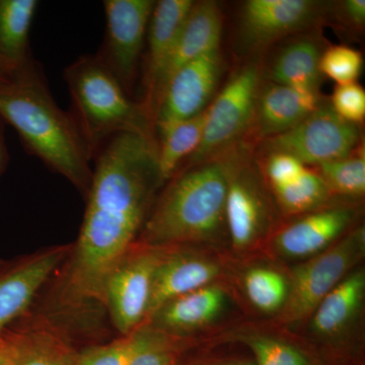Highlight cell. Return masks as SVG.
<instances>
[{
    "instance_id": "33",
    "label": "cell",
    "mask_w": 365,
    "mask_h": 365,
    "mask_svg": "<svg viewBox=\"0 0 365 365\" xmlns=\"http://www.w3.org/2000/svg\"><path fill=\"white\" fill-rule=\"evenodd\" d=\"M331 107L338 116L359 125L365 118V91L359 83L337 85L334 88Z\"/></svg>"
},
{
    "instance_id": "6",
    "label": "cell",
    "mask_w": 365,
    "mask_h": 365,
    "mask_svg": "<svg viewBox=\"0 0 365 365\" xmlns=\"http://www.w3.org/2000/svg\"><path fill=\"white\" fill-rule=\"evenodd\" d=\"M263 78L264 69L258 60L247 62L235 71L208 106L201 143L178 172L213 160L246 140Z\"/></svg>"
},
{
    "instance_id": "22",
    "label": "cell",
    "mask_w": 365,
    "mask_h": 365,
    "mask_svg": "<svg viewBox=\"0 0 365 365\" xmlns=\"http://www.w3.org/2000/svg\"><path fill=\"white\" fill-rule=\"evenodd\" d=\"M37 0H0V64L14 72L33 58L29 35Z\"/></svg>"
},
{
    "instance_id": "26",
    "label": "cell",
    "mask_w": 365,
    "mask_h": 365,
    "mask_svg": "<svg viewBox=\"0 0 365 365\" xmlns=\"http://www.w3.org/2000/svg\"><path fill=\"white\" fill-rule=\"evenodd\" d=\"M332 193L361 197L365 192L364 143H360L348 157L313 167Z\"/></svg>"
},
{
    "instance_id": "32",
    "label": "cell",
    "mask_w": 365,
    "mask_h": 365,
    "mask_svg": "<svg viewBox=\"0 0 365 365\" xmlns=\"http://www.w3.org/2000/svg\"><path fill=\"white\" fill-rule=\"evenodd\" d=\"M248 344L257 365H309L304 355L294 346L268 337H255Z\"/></svg>"
},
{
    "instance_id": "31",
    "label": "cell",
    "mask_w": 365,
    "mask_h": 365,
    "mask_svg": "<svg viewBox=\"0 0 365 365\" xmlns=\"http://www.w3.org/2000/svg\"><path fill=\"white\" fill-rule=\"evenodd\" d=\"M257 162L269 188L283 186L294 181L304 174L307 165L299 160L285 153H267L256 155Z\"/></svg>"
},
{
    "instance_id": "1",
    "label": "cell",
    "mask_w": 365,
    "mask_h": 365,
    "mask_svg": "<svg viewBox=\"0 0 365 365\" xmlns=\"http://www.w3.org/2000/svg\"><path fill=\"white\" fill-rule=\"evenodd\" d=\"M83 225L58 289L64 309L104 307L106 280L138 240L165 184L157 140L132 132L113 136L93 158Z\"/></svg>"
},
{
    "instance_id": "19",
    "label": "cell",
    "mask_w": 365,
    "mask_h": 365,
    "mask_svg": "<svg viewBox=\"0 0 365 365\" xmlns=\"http://www.w3.org/2000/svg\"><path fill=\"white\" fill-rule=\"evenodd\" d=\"M225 304V290L216 285H207L163 304L145 325L169 335H179L215 321Z\"/></svg>"
},
{
    "instance_id": "21",
    "label": "cell",
    "mask_w": 365,
    "mask_h": 365,
    "mask_svg": "<svg viewBox=\"0 0 365 365\" xmlns=\"http://www.w3.org/2000/svg\"><path fill=\"white\" fill-rule=\"evenodd\" d=\"M365 295L364 269L353 270L322 299L312 314V330L323 338L345 332L361 309Z\"/></svg>"
},
{
    "instance_id": "2",
    "label": "cell",
    "mask_w": 365,
    "mask_h": 365,
    "mask_svg": "<svg viewBox=\"0 0 365 365\" xmlns=\"http://www.w3.org/2000/svg\"><path fill=\"white\" fill-rule=\"evenodd\" d=\"M0 119L14 127L28 153L86 198L93 178L90 151L71 112L53 98L35 59L0 83Z\"/></svg>"
},
{
    "instance_id": "5",
    "label": "cell",
    "mask_w": 365,
    "mask_h": 365,
    "mask_svg": "<svg viewBox=\"0 0 365 365\" xmlns=\"http://www.w3.org/2000/svg\"><path fill=\"white\" fill-rule=\"evenodd\" d=\"M227 178L225 222L239 251L256 246L270 232L275 208L255 155V145L242 140L218 155ZM215 160V158H213Z\"/></svg>"
},
{
    "instance_id": "24",
    "label": "cell",
    "mask_w": 365,
    "mask_h": 365,
    "mask_svg": "<svg viewBox=\"0 0 365 365\" xmlns=\"http://www.w3.org/2000/svg\"><path fill=\"white\" fill-rule=\"evenodd\" d=\"M206 112L155 129L158 165L163 182L178 172L182 163L191 157L202 139Z\"/></svg>"
},
{
    "instance_id": "23",
    "label": "cell",
    "mask_w": 365,
    "mask_h": 365,
    "mask_svg": "<svg viewBox=\"0 0 365 365\" xmlns=\"http://www.w3.org/2000/svg\"><path fill=\"white\" fill-rule=\"evenodd\" d=\"M25 331L16 334V365H76L78 353L71 349L59 327L51 319H36Z\"/></svg>"
},
{
    "instance_id": "38",
    "label": "cell",
    "mask_w": 365,
    "mask_h": 365,
    "mask_svg": "<svg viewBox=\"0 0 365 365\" xmlns=\"http://www.w3.org/2000/svg\"><path fill=\"white\" fill-rule=\"evenodd\" d=\"M225 365H249V364H225Z\"/></svg>"
},
{
    "instance_id": "14",
    "label": "cell",
    "mask_w": 365,
    "mask_h": 365,
    "mask_svg": "<svg viewBox=\"0 0 365 365\" xmlns=\"http://www.w3.org/2000/svg\"><path fill=\"white\" fill-rule=\"evenodd\" d=\"M222 29V11L215 1L205 0L194 4L172 52L158 73L146 106L153 123L158 100L170 78L192 60L220 49Z\"/></svg>"
},
{
    "instance_id": "30",
    "label": "cell",
    "mask_w": 365,
    "mask_h": 365,
    "mask_svg": "<svg viewBox=\"0 0 365 365\" xmlns=\"http://www.w3.org/2000/svg\"><path fill=\"white\" fill-rule=\"evenodd\" d=\"M136 343V332H133L108 344L88 348L78 353L76 365H128Z\"/></svg>"
},
{
    "instance_id": "8",
    "label": "cell",
    "mask_w": 365,
    "mask_h": 365,
    "mask_svg": "<svg viewBox=\"0 0 365 365\" xmlns=\"http://www.w3.org/2000/svg\"><path fill=\"white\" fill-rule=\"evenodd\" d=\"M360 143L359 125L345 121L324 102L294 128L257 144L255 153H285L311 168L348 157Z\"/></svg>"
},
{
    "instance_id": "4",
    "label": "cell",
    "mask_w": 365,
    "mask_h": 365,
    "mask_svg": "<svg viewBox=\"0 0 365 365\" xmlns=\"http://www.w3.org/2000/svg\"><path fill=\"white\" fill-rule=\"evenodd\" d=\"M71 114L91 160L113 136L124 132L157 140L155 124L139 101L131 98L96 54L78 57L64 71Z\"/></svg>"
},
{
    "instance_id": "16",
    "label": "cell",
    "mask_w": 365,
    "mask_h": 365,
    "mask_svg": "<svg viewBox=\"0 0 365 365\" xmlns=\"http://www.w3.org/2000/svg\"><path fill=\"white\" fill-rule=\"evenodd\" d=\"M323 103L319 93L297 90L271 81L264 83L263 78L246 140L256 146L264 139L289 130Z\"/></svg>"
},
{
    "instance_id": "17",
    "label": "cell",
    "mask_w": 365,
    "mask_h": 365,
    "mask_svg": "<svg viewBox=\"0 0 365 365\" xmlns=\"http://www.w3.org/2000/svg\"><path fill=\"white\" fill-rule=\"evenodd\" d=\"M220 274V265L210 259L176 247L165 248L153 278L145 324L163 304L210 285Z\"/></svg>"
},
{
    "instance_id": "18",
    "label": "cell",
    "mask_w": 365,
    "mask_h": 365,
    "mask_svg": "<svg viewBox=\"0 0 365 365\" xmlns=\"http://www.w3.org/2000/svg\"><path fill=\"white\" fill-rule=\"evenodd\" d=\"M194 4L193 0L155 1L146 35L148 51L144 55L141 81L143 93L139 101L146 112V106L158 73L172 52Z\"/></svg>"
},
{
    "instance_id": "20",
    "label": "cell",
    "mask_w": 365,
    "mask_h": 365,
    "mask_svg": "<svg viewBox=\"0 0 365 365\" xmlns=\"http://www.w3.org/2000/svg\"><path fill=\"white\" fill-rule=\"evenodd\" d=\"M324 51L318 38L306 35L288 41L273 56L266 69V81L319 93V60Z\"/></svg>"
},
{
    "instance_id": "34",
    "label": "cell",
    "mask_w": 365,
    "mask_h": 365,
    "mask_svg": "<svg viewBox=\"0 0 365 365\" xmlns=\"http://www.w3.org/2000/svg\"><path fill=\"white\" fill-rule=\"evenodd\" d=\"M336 19L351 30L361 32L365 26L364 0H344L335 6Z\"/></svg>"
},
{
    "instance_id": "25",
    "label": "cell",
    "mask_w": 365,
    "mask_h": 365,
    "mask_svg": "<svg viewBox=\"0 0 365 365\" xmlns=\"http://www.w3.org/2000/svg\"><path fill=\"white\" fill-rule=\"evenodd\" d=\"M271 192L281 212L289 216L306 215L323 208L333 195L316 170L309 167L294 181L275 187Z\"/></svg>"
},
{
    "instance_id": "15",
    "label": "cell",
    "mask_w": 365,
    "mask_h": 365,
    "mask_svg": "<svg viewBox=\"0 0 365 365\" xmlns=\"http://www.w3.org/2000/svg\"><path fill=\"white\" fill-rule=\"evenodd\" d=\"M356 211L348 206H330L312 211L281 228L273 248L283 258L309 259L335 244L351 227Z\"/></svg>"
},
{
    "instance_id": "28",
    "label": "cell",
    "mask_w": 365,
    "mask_h": 365,
    "mask_svg": "<svg viewBox=\"0 0 365 365\" xmlns=\"http://www.w3.org/2000/svg\"><path fill=\"white\" fill-rule=\"evenodd\" d=\"M136 348L128 365H175L174 336L143 325L137 329Z\"/></svg>"
},
{
    "instance_id": "3",
    "label": "cell",
    "mask_w": 365,
    "mask_h": 365,
    "mask_svg": "<svg viewBox=\"0 0 365 365\" xmlns=\"http://www.w3.org/2000/svg\"><path fill=\"white\" fill-rule=\"evenodd\" d=\"M169 181L137 241L160 248L217 242L227 232V178L222 160L180 170Z\"/></svg>"
},
{
    "instance_id": "37",
    "label": "cell",
    "mask_w": 365,
    "mask_h": 365,
    "mask_svg": "<svg viewBox=\"0 0 365 365\" xmlns=\"http://www.w3.org/2000/svg\"><path fill=\"white\" fill-rule=\"evenodd\" d=\"M11 76H13L0 64V83H6L9 79H11Z\"/></svg>"
},
{
    "instance_id": "13",
    "label": "cell",
    "mask_w": 365,
    "mask_h": 365,
    "mask_svg": "<svg viewBox=\"0 0 365 365\" xmlns=\"http://www.w3.org/2000/svg\"><path fill=\"white\" fill-rule=\"evenodd\" d=\"M71 250V245L42 249L0 271V331L26 313Z\"/></svg>"
},
{
    "instance_id": "10",
    "label": "cell",
    "mask_w": 365,
    "mask_h": 365,
    "mask_svg": "<svg viewBox=\"0 0 365 365\" xmlns=\"http://www.w3.org/2000/svg\"><path fill=\"white\" fill-rule=\"evenodd\" d=\"M155 4L153 0L104 1L105 39L96 55L131 98Z\"/></svg>"
},
{
    "instance_id": "12",
    "label": "cell",
    "mask_w": 365,
    "mask_h": 365,
    "mask_svg": "<svg viewBox=\"0 0 365 365\" xmlns=\"http://www.w3.org/2000/svg\"><path fill=\"white\" fill-rule=\"evenodd\" d=\"M220 49L181 67L165 86L155 108V128L197 116L207 109L222 74Z\"/></svg>"
},
{
    "instance_id": "35",
    "label": "cell",
    "mask_w": 365,
    "mask_h": 365,
    "mask_svg": "<svg viewBox=\"0 0 365 365\" xmlns=\"http://www.w3.org/2000/svg\"><path fill=\"white\" fill-rule=\"evenodd\" d=\"M18 348L14 336L0 341V365H16Z\"/></svg>"
},
{
    "instance_id": "9",
    "label": "cell",
    "mask_w": 365,
    "mask_h": 365,
    "mask_svg": "<svg viewBox=\"0 0 365 365\" xmlns=\"http://www.w3.org/2000/svg\"><path fill=\"white\" fill-rule=\"evenodd\" d=\"M165 248L136 241L112 269L104 288V307L121 336L145 324L153 278Z\"/></svg>"
},
{
    "instance_id": "29",
    "label": "cell",
    "mask_w": 365,
    "mask_h": 365,
    "mask_svg": "<svg viewBox=\"0 0 365 365\" xmlns=\"http://www.w3.org/2000/svg\"><path fill=\"white\" fill-rule=\"evenodd\" d=\"M362 67L361 53L345 45L329 46L324 49L319 60L322 76L333 79L337 85L357 83Z\"/></svg>"
},
{
    "instance_id": "11",
    "label": "cell",
    "mask_w": 365,
    "mask_h": 365,
    "mask_svg": "<svg viewBox=\"0 0 365 365\" xmlns=\"http://www.w3.org/2000/svg\"><path fill=\"white\" fill-rule=\"evenodd\" d=\"M330 4L314 0H249L239 19L240 44L258 52L325 20Z\"/></svg>"
},
{
    "instance_id": "36",
    "label": "cell",
    "mask_w": 365,
    "mask_h": 365,
    "mask_svg": "<svg viewBox=\"0 0 365 365\" xmlns=\"http://www.w3.org/2000/svg\"><path fill=\"white\" fill-rule=\"evenodd\" d=\"M9 162V150L4 136V122L0 119V177L4 174Z\"/></svg>"
},
{
    "instance_id": "27",
    "label": "cell",
    "mask_w": 365,
    "mask_h": 365,
    "mask_svg": "<svg viewBox=\"0 0 365 365\" xmlns=\"http://www.w3.org/2000/svg\"><path fill=\"white\" fill-rule=\"evenodd\" d=\"M244 287L253 306L263 313H275L284 307L289 284L277 271L257 267L247 272Z\"/></svg>"
},
{
    "instance_id": "7",
    "label": "cell",
    "mask_w": 365,
    "mask_h": 365,
    "mask_svg": "<svg viewBox=\"0 0 365 365\" xmlns=\"http://www.w3.org/2000/svg\"><path fill=\"white\" fill-rule=\"evenodd\" d=\"M364 252V227H359L295 267L282 309L284 321L294 323L311 317L322 299L353 271Z\"/></svg>"
}]
</instances>
